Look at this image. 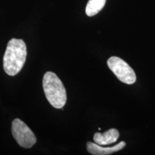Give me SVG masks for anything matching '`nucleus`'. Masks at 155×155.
<instances>
[{
  "label": "nucleus",
  "instance_id": "obj_6",
  "mask_svg": "<svg viewBox=\"0 0 155 155\" xmlns=\"http://www.w3.org/2000/svg\"><path fill=\"white\" fill-rule=\"evenodd\" d=\"M119 132L117 129H111L104 133H96L94 136V141L97 144L108 145L113 144L117 141Z\"/></svg>",
  "mask_w": 155,
  "mask_h": 155
},
{
  "label": "nucleus",
  "instance_id": "obj_3",
  "mask_svg": "<svg viewBox=\"0 0 155 155\" xmlns=\"http://www.w3.org/2000/svg\"><path fill=\"white\" fill-rule=\"evenodd\" d=\"M107 64L110 70L120 81L129 85L136 82L137 76L134 71L127 62L120 58L113 56L108 60Z\"/></svg>",
  "mask_w": 155,
  "mask_h": 155
},
{
  "label": "nucleus",
  "instance_id": "obj_4",
  "mask_svg": "<svg viewBox=\"0 0 155 155\" xmlns=\"http://www.w3.org/2000/svg\"><path fill=\"white\" fill-rule=\"evenodd\" d=\"M12 132L18 144L23 148H31L37 141L35 135L32 130L19 119H15L12 121Z\"/></svg>",
  "mask_w": 155,
  "mask_h": 155
},
{
  "label": "nucleus",
  "instance_id": "obj_5",
  "mask_svg": "<svg viewBox=\"0 0 155 155\" xmlns=\"http://www.w3.org/2000/svg\"><path fill=\"white\" fill-rule=\"evenodd\" d=\"M87 150L90 154L94 155H108L114 152L121 150L126 147L124 141H121L119 144L111 147H103L101 145L97 144L96 143H93L88 141L86 144Z\"/></svg>",
  "mask_w": 155,
  "mask_h": 155
},
{
  "label": "nucleus",
  "instance_id": "obj_1",
  "mask_svg": "<svg viewBox=\"0 0 155 155\" xmlns=\"http://www.w3.org/2000/svg\"><path fill=\"white\" fill-rule=\"evenodd\" d=\"M27 58V47L22 39L13 38L7 44L3 58L4 71L15 76L22 69Z\"/></svg>",
  "mask_w": 155,
  "mask_h": 155
},
{
  "label": "nucleus",
  "instance_id": "obj_7",
  "mask_svg": "<svg viewBox=\"0 0 155 155\" xmlns=\"http://www.w3.org/2000/svg\"><path fill=\"white\" fill-rule=\"evenodd\" d=\"M106 0H89L86 7V13L88 17L98 14L105 6Z\"/></svg>",
  "mask_w": 155,
  "mask_h": 155
},
{
  "label": "nucleus",
  "instance_id": "obj_2",
  "mask_svg": "<svg viewBox=\"0 0 155 155\" xmlns=\"http://www.w3.org/2000/svg\"><path fill=\"white\" fill-rule=\"evenodd\" d=\"M42 86L50 105L55 108H63L66 104V91L57 75L50 71L46 73L42 80Z\"/></svg>",
  "mask_w": 155,
  "mask_h": 155
}]
</instances>
